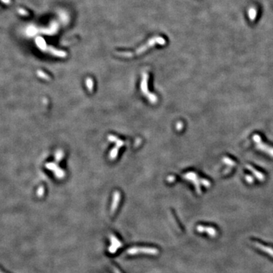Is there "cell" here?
<instances>
[{"mask_svg":"<svg viewBox=\"0 0 273 273\" xmlns=\"http://www.w3.org/2000/svg\"><path fill=\"white\" fill-rule=\"evenodd\" d=\"M196 230H197L198 232L207 233L209 236H211L212 238L215 237L216 234H217V231H216L215 228H214L212 227H205V226H203V225H198L196 227Z\"/></svg>","mask_w":273,"mask_h":273,"instance_id":"cell-1","label":"cell"},{"mask_svg":"<svg viewBox=\"0 0 273 273\" xmlns=\"http://www.w3.org/2000/svg\"><path fill=\"white\" fill-rule=\"evenodd\" d=\"M253 244L257 247L258 249H259L260 250L268 253L269 255H270L271 257H273V249L269 247H266V246H264L263 244L260 243H258V242H253Z\"/></svg>","mask_w":273,"mask_h":273,"instance_id":"cell-2","label":"cell"},{"mask_svg":"<svg viewBox=\"0 0 273 273\" xmlns=\"http://www.w3.org/2000/svg\"><path fill=\"white\" fill-rule=\"evenodd\" d=\"M257 9L253 7L250 8L249 9V12H248V15H249V17H250V20L253 21L255 19H256V17H257Z\"/></svg>","mask_w":273,"mask_h":273,"instance_id":"cell-3","label":"cell"},{"mask_svg":"<svg viewBox=\"0 0 273 273\" xmlns=\"http://www.w3.org/2000/svg\"><path fill=\"white\" fill-rule=\"evenodd\" d=\"M87 87L90 90H92L93 89V82H92V80L88 78L87 80Z\"/></svg>","mask_w":273,"mask_h":273,"instance_id":"cell-4","label":"cell"},{"mask_svg":"<svg viewBox=\"0 0 273 273\" xmlns=\"http://www.w3.org/2000/svg\"><path fill=\"white\" fill-rule=\"evenodd\" d=\"M38 75H39L40 78H45V79H46V80H49V77H48L46 74H44L43 72H42V71H38Z\"/></svg>","mask_w":273,"mask_h":273,"instance_id":"cell-5","label":"cell"},{"mask_svg":"<svg viewBox=\"0 0 273 273\" xmlns=\"http://www.w3.org/2000/svg\"><path fill=\"white\" fill-rule=\"evenodd\" d=\"M117 151H118V150H117V149H114L112 151V153H111V154H110V156H111V158H112V159H113L115 156H116L117 153H118Z\"/></svg>","mask_w":273,"mask_h":273,"instance_id":"cell-6","label":"cell"},{"mask_svg":"<svg viewBox=\"0 0 273 273\" xmlns=\"http://www.w3.org/2000/svg\"><path fill=\"white\" fill-rule=\"evenodd\" d=\"M37 194H38V196H41L43 194V187H40L39 188L38 192H37Z\"/></svg>","mask_w":273,"mask_h":273,"instance_id":"cell-7","label":"cell"},{"mask_svg":"<svg viewBox=\"0 0 273 273\" xmlns=\"http://www.w3.org/2000/svg\"><path fill=\"white\" fill-rule=\"evenodd\" d=\"M62 153L59 151V153H57V155H56V159H57V161H59L60 160V157H62Z\"/></svg>","mask_w":273,"mask_h":273,"instance_id":"cell-8","label":"cell"},{"mask_svg":"<svg viewBox=\"0 0 273 273\" xmlns=\"http://www.w3.org/2000/svg\"><path fill=\"white\" fill-rule=\"evenodd\" d=\"M0 273H2V272H1V271H0Z\"/></svg>","mask_w":273,"mask_h":273,"instance_id":"cell-9","label":"cell"}]
</instances>
